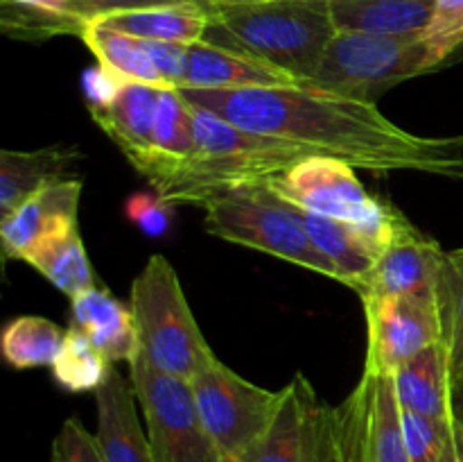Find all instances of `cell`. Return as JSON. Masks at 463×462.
I'll use <instances>...</instances> for the list:
<instances>
[{
	"instance_id": "32",
	"label": "cell",
	"mask_w": 463,
	"mask_h": 462,
	"mask_svg": "<svg viewBox=\"0 0 463 462\" xmlns=\"http://www.w3.org/2000/svg\"><path fill=\"white\" fill-rule=\"evenodd\" d=\"M423 39L428 41L434 66H441L452 57L463 45V0H437Z\"/></svg>"
},
{
	"instance_id": "3",
	"label": "cell",
	"mask_w": 463,
	"mask_h": 462,
	"mask_svg": "<svg viewBox=\"0 0 463 462\" xmlns=\"http://www.w3.org/2000/svg\"><path fill=\"white\" fill-rule=\"evenodd\" d=\"M335 34L328 0H269L213 7L202 41L258 59L303 84Z\"/></svg>"
},
{
	"instance_id": "22",
	"label": "cell",
	"mask_w": 463,
	"mask_h": 462,
	"mask_svg": "<svg viewBox=\"0 0 463 462\" xmlns=\"http://www.w3.org/2000/svg\"><path fill=\"white\" fill-rule=\"evenodd\" d=\"M337 32L423 36L437 0H328Z\"/></svg>"
},
{
	"instance_id": "36",
	"label": "cell",
	"mask_w": 463,
	"mask_h": 462,
	"mask_svg": "<svg viewBox=\"0 0 463 462\" xmlns=\"http://www.w3.org/2000/svg\"><path fill=\"white\" fill-rule=\"evenodd\" d=\"M129 216L149 236H158L167 229V204L154 197H134L129 202Z\"/></svg>"
},
{
	"instance_id": "23",
	"label": "cell",
	"mask_w": 463,
	"mask_h": 462,
	"mask_svg": "<svg viewBox=\"0 0 463 462\" xmlns=\"http://www.w3.org/2000/svg\"><path fill=\"white\" fill-rule=\"evenodd\" d=\"M211 12L213 7L203 5H167V7L109 14L95 23L140 41L190 45L203 39L211 23Z\"/></svg>"
},
{
	"instance_id": "24",
	"label": "cell",
	"mask_w": 463,
	"mask_h": 462,
	"mask_svg": "<svg viewBox=\"0 0 463 462\" xmlns=\"http://www.w3.org/2000/svg\"><path fill=\"white\" fill-rule=\"evenodd\" d=\"M25 263H30L54 288L71 299L95 288V272L77 231V222H68L43 236L30 249Z\"/></svg>"
},
{
	"instance_id": "37",
	"label": "cell",
	"mask_w": 463,
	"mask_h": 462,
	"mask_svg": "<svg viewBox=\"0 0 463 462\" xmlns=\"http://www.w3.org/2000/svg\"><path fill=\"white\" fill-rule=\"evenodd\" d=\"M7 3L25 5V7H43V9H52V12H63V14H77L71 0H7ZM77 16H80V14H77Z\"/></svg>"
},
{
	"instance_id": "14",
	"label": "cell",
	"mask_w": 463,
	"mask_h": 462,
	"mask_svg": "<svg viewBox=\"0 0 463 462\" xmlns=\"http://www.w3.org/2000/svg\"><path fill=\"white\" fill-rule=\"evenodd\" d=\"M161 89L165 86L125 82L107 102L89 104L93 120L143 177L154 163V125Z\"/></svg>"
},
{
	"instance_id": "1",
	"label": "cell",
	"mask_w": 463,
	"mask_h": 462,
	"mask_svg": "<svg viewBox=\"0 0 463 462\" xmlns=\"http://www.w3.org/2000/svg\"><path fill=\"white\" fill-rule=\"evenodd\" d=\"M194 107L233 125L280 136L375 175L423 172L463 179V134L420 136L389 120L375 104L303 84L260 89H181Z\"/></svg>"
},
{
	"instance_id": "34",
	"label": "cell",
	"mask_w": 463,
	"mask_h": 462,
	"mask_svg": "<svg viewBox=\"0 0 463 462\" xmlns=\"http://www.w3.org/2000/svg\"><path fill=\"white\" fill-rule=\"evenodd\" d=\"M71 3L75 7V12L89 23L109 16V14L136 12V9L149 7H167V5H203V7H213L208 0H71Z\"/></svg>"
},
{
	"instance_id": "15",
	"label": "cell",
	"mask_w": 463,
	"mask_h": 462,
	"mask_svg": "<svg viewBox=\"0 0 463 462\" xmlns=\"http://www.w3.org/2000/svg\"><path fill=\"white\" fill-rule=\"evenodd\" d=\"M95 442L104 462H156L147 430L136 410V390L129 374L111 365L107 379L95 390Z\"/></svg>"
},
{
	"instance_id": "2",
	"label": "cell",
	"mask_w": 463,
	"mask_h": 462,
	"mask_svg": "<svg viewBox=\"0 0 463 462\" xmlns=\"http://www.w3.org/2000/svg\"><path fill=\"white\" fill-rule=\"evenodd\" d=\"M193 122L194 152L175 175L152 186L167 207H202L226 190L271 181L317 154L294 140L244 130L202 107H194Z\"/></svg>"
},
{
	"instance_id": "13",
	"label": "cell",
	"mask_w": 463,
	"mask_h": 462,
	"mask_svg": "<svg viewBox=\"0 0 463 462\" xmlns=\"http://www.w3.org/2000/svg\"><path fill=\"white\" fill-rule=\"evenodd\" d=\"M446 249L437 240L420 234L410 220H402L393 238L369 272L357 281L355 293L366 299L398 297V294L434 293Z\"/></svg>"
},
{
	"instance_id": "21",
	"label": "cell",
	"mask_w": 463,
	"mask_h": 462,
	"mask_svg": "<svg viewBox=\"0 0 463 462\" xmlns=\"http://www.w3.org/2000/svg\"><path fill=\"white\" fill-rule=\"evenodd\" d=\"M396 401L402 410L437 421H452L455 392L443 344H432L392 374Z\"/></svg>"
},
{
	"instance_id": "27",
	"label": "cell",
	"mask_w": 463,
	"mask_h": 462,
	"mask_svg": "<svg viewBox=\"0 0 463 462\" xmlns=\"http://www.w3.org/2000/svg\"><path fill=\"white\" fill-rule=\"evenodd\" d=\"M434 297L441 320V344L446 349L452 392H455L463 376V247L446 252L443 256Z\"/></svg>"
},
{
	"instance_id": "30",
	"label": "cell",
	"mask_w": 463,
	"mask_h": 462,
	"mask_svg": "<svg viewBox=\"0 0 463 462\" xmlns=\"http://www.w3.org/2000/svg\"><path fill=\"white\" fill-rule=\"evenodd\" d=\"M0 25H3L5 34L9 36L41 41L59 34H75L81 39L90 23L77 16V14L52 12V9L43 7H25V5L0 0Z\"/></svg>"
},
{
	"instance_id": "40",
	"label": "cell",
	"mask_w": 463,
	"mask_h": 462,
	"mask_svg": "<svg viewBox=\"0 0 463 462\" xmlns=\"http://www.w3.org/2000/svg\"><path fill=\"white\" fill-rule=\"evenodd\" d=\"M213 7H231V5H256V3H269V0H208Z\"/></svg>"
},
{
	"instance_id": "41",
	"label": "cell",
	"mask_w": 463,
	"mask_h": 462,
	"mask_svg": "<svg viewBox=\"0 0 463 462\" xmlns=\"http://www.w3.org/2000/svg\"><path fill=\"white\" fill-rule=\"evenodd\" d=\"M455 390H463V376H461V380H459V385H457Z\"/></svg>"
},
{
	"instance_id": "31",
	"label": "cell",
	"mask_w": 463,
	"mask_h": 462,
	"mask_svg": "<svg viewBox=\"0 0 463 462\" xmlns=\"http://www.w3.org/2000/svg\"><path fill=\"white\" fill-rule=\"evenodd\" d=\"M402 435L410 462H439L450 438L452 421H437L419 412L402 410ZM455 419V417H452Z\"/></svg>"
},
{
	"instance_id": "29",
	"label": "cell",
	"mask_w": 463,
	"mask_h": 462,
	"mask_svg": "<svg viewBox=\"0 0 463 462\" xmlns=\"http://www.w3.org/2000/svg\"><path fill=\"white\" fill-rule=\"evenodd\" d=\"M52 376L66 392H95L107 379L111 362L95 349L89 335L80 329L71 326L66 331V340L61 344V351L54 358Z\"/></svg>"
},
{
	"instance_id": "20",
	"label": "cell",
	"mask_w": 463,
	"mask_h": 462,
	"mask_svg": "<svg viewBox=\"0 0 463 462\" xmlns=\"http://www.w3.org/2000/svg\"><path fill=\"white\" fill-rule=\"evenodd\" d=\"M288 84H297V82L247 54L220 48L206 41L188 45V71H185L184 89L233 91Z\"/></svg>"
},
{
	"instance_id": "38",
	"label": "cell",
	"mask_w": 463,
	"mask_h": 462,
	"mask_svg": "<svg viewBox=\"0 0 463 462\" xmlns=\"http://www.w3.org/2000/svg\"><path fill=\"white\" fill-rule=\"evenodd\" d=\"M452 426H455V438L463 457V390H455V419H452Z\"/></svg>"
},
{
	"instance_id": "7",
	"label": "cell",
	"mask_w": 463,
	"mask_h": 462,
	"mask_svg": "<svg viewBox=\"0 0 463 462\" xmlns=\"http://www.w3.org/2000/svg\"><path fill=\"white\" fill-rule=\"evenodd\" d=\"M326 462H410L392 376L362 371L351 394L326 408Z\"/></svg>"
},
{
	"instance_id": "18",
	"label": "cell",
	"mask_w": 463,
	"mask_h": 462,
	"mask_svg": "<svg viewBox=\"0 0 463 462\" xmlns=\"http://www.w3.org/2000/svg\"><path fill=\"white\" fill-rule=\"evenodd\" d=\"M71 326L89 335L95 349L111 365H129L140 353L131 308L98 285L71 299Z\"/></svg>"
},
{
	"instance_id": "39",
	"label": "cell",
	"mask_w": 463,
	"mask_h": 462,
	"mask_svg": "<svg viewBox=\"0 0 463 462\" xmlns=\"http://www.w3.org/2000/svg\"><path fill=\"white\" fill-rule=\"evenodd\" d=\"M439 462H463L459 444H457V438H455V426H452L450 438H448V444H446V448H443V456Z\"/></svg>"
},
{
	"instance_id": "12",
	"label": "cell",
	"mask_w": 463,
	"mask_h": 462,
	"mask_svg": "<svg viewBox=\"0 0 463 462\" xmlns=\"http://www.w3.org/2000/svg\"><path fill=\"white\" fill-rule=\"evenodd\" d=\"M326 408L310 380L297 374L283 388L269 428L238 462H326Z\"/></svg>"
},
{
	"instance_id": "5",
	"label": "cell",
	"mask_w": 463,
	"mask_h": 462,
	"mask_svg": "<svg viewBox=\"0 0 463 462\" xmlns=\"http://www.w3.org/2000/svg\"><path fill=\"white\" fill-rule=\"evenodd\" d=\"M203 229L229 243L258 249L342 284L337 267L317 249L298 217V208L269 184L226 190L202 204Z\"/></svg>"
},
{
	"instance_id": "8",
	"label": "cell",
	"mask_w": 463,
	"mask_h": 462,
	"mask_svg": "<svg viewBox=\"0 0 463 462\" xmlns=\"http://www.w3.org/2000/svg\"><path fill=\"white\" fill-rule=\"evenodd\" d=\"M129 379L156 462H226L203 426L190 380L161 371L143 353L129 362Z\"/></svg>"
},
{
	"instance_id": "26",
	"label": "cell",
	"mask_w": 463,
	"mask_h": 462,
	"mask_svg": "<svg viewBox=\"0 0 463 462\" xmlns=\"http://www.w3.org/2000/svg\"><path fill=\"white\" fill-rule=\"evenodd\" d=\"M81 41L89 45L93 57L98 59V66L122 84L125 82H140V84L165 86V80L158 72L145 41L109 30L95 21L86 27Z\"/></svg>"
},
{
	"instance_id": "10",
	"label": "cell",
	"mask_w": 463,
	"mask_h": 462,
	"mask_svg": "<svg viewBox=\"0 0 463 462\" xmlns=\"http://www.w3.org/2000/svg\"><path fill=\"white\" fill-rule=\"evenodd\" d=\"M267 184L297 208L369 229H392L402 217L401 211L366 190L355 168L321 154L297 163Z\"/></svg>"
},
{
	"instance_id": "4",
	"label": "cell",
	"mask_w": 463,
	"mask_h": 462,
	"mask_svg": "<svg viewBox=\"0 0 463 462\" xmlns=\"http://www.w3.org/2000/svg\"><path fill=\"white\" fill-rule=\"evenodd\" d=\"M129 308L140 353L161 371L190 380L217 358L193 315L176 270L163 254L149 256L134 279Z\"/></svg>"
},
{
	"instance_id": "17",
	"label": "cell",
	"mask_w": 463,
	"mask_h": 462,
	"mask_svg": "<svg viewBox=\"0 0 463 462\" xmlns=\"http://www.w3.org/2000/svg\"><path fill=\"white\" fill-rule=\"evenodd\" d=\"M298 217L317 249L337 267L342 274V284L351 290H355L357 281L373 267L401 222L405 220L402 216L392 229H369V226L319 216V213L303 211V208H298Z\"/></svg>"
},
{
	"instance_id": "9",
	"label": "cell",
	"mask_w": 463,
	"mask_h": 462,
	"mask_svg": "<svg viewBox=\"0 0 463 462\" xmlns=\"http://www.w3.org/2000/svg\"><path fill=\"white\" fill-rule=\"evenodd\" d=\"M203 426L226 462H238L269 428L283 390H267L226 367L220 358L190 379Z\"/></svg>"
},
{
	"instance_id": "25",
	"label": "cell",
	"mask_w": 463,
	"mask_h": 462,
	"mask_svg": "<svg viewBox=\"0 0 463 462\" xmlns=\"http://www.w3.org/2000/svg\"><path fill=\"white\" fill-rule=\"evenodd\" d=\"M193 116L194 107L181 93V89H161L154 125V163L145 175L152 186L175 175L194 152Z\"/></svg>"
},
{
	"instance_id": "35",
	"label": "cell",
	"mask_w": 463,
	"mask_h": 462,
	"mask_svg": "<svg viewBox=\"0 0 463 462\" xmlns=\"http://www.w3.org/2000/svg\"><path fill=\"white\" fill-rule=\"evenodd\" d=\"M158 72L170 89H184L185 71H188V45L184 43H158V41H145Z\"/></svg>"
},
{
	"instance_id": "16",
	"label": "cell",
	"mask_w": 463,
	"mask_h": 462,
	"mask_svg": "<svg viewBox=\"0 0 463 462\" xmlns=\"http://www.w3.org/2000/svg\"><path fill=\"white\" fill-rule=\"evenodd\" d=\"M84 181L80 177L57 181L25 202L18 204L14 211L3 216L0 220V245H3V258H21L30 254V249L39 243L43 236L68 222H77V208H80V195Z\"/></svg>"
},
{
	"instance_id": "6",
	"label": "cell",
	"mask_w": 463,
	"mask_h": 462,
	"mask_svg": "<svg viewBox=\"0 0 463 462\" xmlns=\"http://www.w3.org/2000/svg\"><path fill=\"white\" fill-rule=\"evenodd\" d=\"M434 68L423 36L337 32L303 86L375 104L389 89Z\"/></svg>"
},
{
	"instance_id": "19",
	"label": "cell",
	"mask_w": 463,
	"mask_h": 462,
	"mask_svg": "<svg viewBox=\"0 0 463 462\" xmlns=\"http://www.w3.org/2000/svg\"><path fill=\"white\" fill-rule=\"evenodd\" d=\"M81 159L75 145H50L39 149L0 152V216L57 181L72 179V166Z\"/></svg>"
},
{
	"instance_id": "28",
	"label": "cell",
	"mask_w": 463,
	"mask_h": 462,
	"mask_svg": "<svg viewBox=\"0 0 463 462\" xmlns=\"http://www.w3.org/2000/svg\"><path fill=\"white\" fill-rule=\"evenodd\" d=\"M66 331L52 320L41 315L14 317L0 335L5 361L16 370L52 365L61 351Z\"/></svg>"
},
{
	"instance_id": "11",
	"label": "cell",
	"mask_w": 463,
	"mask_h": 462,
	"mask_svg": "<svg viewBox=\"0 0 463 462\" xmlns=\"http://www.w3.org/2000/svg\"><path fill=\"white\" fill-rule=\"evenodd\" d=\"M362 308L369 333L364 371L392 376L420 351L441 342V320L434 293L366 299Z\"/></svg>"
},
{
	"instance_id": "33",
	"label": "cell",
	"mask_w": 463,
	"mask_h": 462,
	"mask_svg": "<svg viewBox=\"0 0 463 462\" xmlns=\"http://www.w3.org/2000/svg\"><path fill=\"white\" fill-rule=\"evenodd\" d=\"M50 462H104L95 435L77 417H68L50 447Z\"/></svg>"
}]
</instances>
